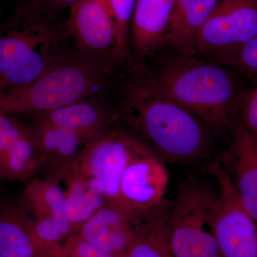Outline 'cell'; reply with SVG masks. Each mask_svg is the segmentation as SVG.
<instances>
[{
  "label": "cell",
  "mask_w": 257,
  "mask_h": 257,
  "mask_svg": "<svg viewBox=\"0 0 257 257\" xmlns=\"http://www.w3.org/2000/svg\"><path fill=\"white\" fill-rule=\"evenodd\" d=\"M113 88L119 119L172 162L194 160L206 151L205 124L165 94L141 64L128 67Z\"/></svg>",
  "instance_id": "1"
},
{
  "label": "cell",
  "mask_w": 257,
  "mask_h": 257,
  "mask_svg": "<svg viewBox=\"0 0 257 257\" xmlns=\"http://www.w3.org/2000/svg\"><path fill=\"white\" fill-rule=\"evenodd\" d=\"M111 64L78 49L67 51L33 82L0 91V111L39 114L104 94Z\"/></svg>",
  "instance_id": "2"
},
{
  "label": "cell",
  "mask_w": 257,
  "mask_h": 257,
  "mask_svg": "<svg viewBox=\"0 0 257 257\" xmlns=\"http://www.w3.org/2000/svg\"><path fill=\"white\" fill-rule=\"evenodd\" d=\"M153 76L165 94L204 124L216 131L231 126L241 90L229 69L187 55Z\"/></svg>",
  "instance_id": "3"
},
{
  "label": "cell",
  "mask_w": 257,
  "mask_h": 257,
  "mask_svg": "<svg viewBox=\"0 0 257 257\" xmlns=\"http://www.w3.org/2000/svg\"><path fill=\"white\" fill-rule=\"evenodd\" d=\"M53 16L22 3L0 32V91L23 87L42 75L67 51Z\"/></svg>",
  "instance_id": "4"
},
{
  "label": "cell",
  "mask_w": 257,
  "mask_h": 257,
  "mask_svg": "<svg viewBox=\"0 0 257 257\" xmlns=\"http://www.w3.org/2000/svg\"><path fill=\"white\" fill-rule=\"evenodd\" d=\"M216 198L205 184H179L169 216L172 257H221L212 228Z\"/></svg>",
  "instance_id": "5"
},
{
  "label": "cell",
  "mask_w": 257,
  "mask_h": 257,
  "mask_svg": "<svg viewBox=\"0 0 257 257\" xmlns=\"http://www.w3.org/2000/svg\"><path fill=\"white\" fill-rule=\"evenodd\" d=\"M210 172L219 187L212 228L221 257H257V221L243 207L219 161Z\"/></svg>",
  "instance_id": "6"
},
{
  "label": "cell",
  "mask_w": 257,
  "mask_h": 257,
  "mask_svg": "<svg viewBox=\"0 0 257 257\" xmlns=\"http://www.w3.org/2000/svg\"><path fill=\"white\" fill-rule=\"evenodd\" d=\"M257 36V0H219L196 36L199 53L216 61Z\"/></svg>",
  "instance_id": "7"
},
{
  "label": "cell",
  "mask_w": 257,
  "mask_h": 257,
  "mask_svg": "<svg viewBox=\"0 0 257 257\" xmlns=\"http://www.w3.org/2000/svg\"><path fill=\"white\" fill-rule=\"evenodd\" d=\"M147 147L130 134L112 128L87 145L74 162L84 173L101 184L106 202L117 204L123 172Z\"/></svg>",
  "instance_id": "8"
},
{
  "label": "cell",
  "mask_w": 257,
  "mask_h": 257,
  "mask_svg": "<svg viewBox=\"0 0 257 257\" xmlns=\"http://www.w3.org/2000/svg\"><path fill=\"white\" fill-rule=\"evenodd\" d=\"M69 9L67 28L78 50L114 62L117 28L109 0H79Z\"/></svg>",
  "instance_id": "9"
},
{
  "label": "cell",
  "mask_w": 257,
  "mask_h": 257,
  "mask_svg": "<svg viewBox=\"0 0 257 257\" xmlns=\"http://www.w3.org/2000/svg\"><path fill=\"white\" fill-rule=\"evenodd\" d=\"M168 181L163 161L147 147L123 172L116 205L134 212H147L165 200Z\"/></svg>",
  "instance_id": "10"
},
{
  "label": "cell",
  "mask_w": 257,
  "mask_h": 257,
  "mask_svg": "<svg viewBox=\"0 0 257 257\" xmlns=\"http://www.w3.org/2000/svg\"><path fill=\"white\" fill-rule=\"evenodd\" d=\"M147 212H134L106 203L80 226V237L93 246L124 257L136 239Z\"/></svg>",
  "instance_id": "11"
},
{
  "label": "cell",
  "mask_w": 257,
  "mask_h": 257,
  "mask_svg": "<svg viewBox=\"0 0 257 257\" xmlns=\"http://www.w3.org/2000/svg\"><path fill=\"white\" fill-rule=\"evenodd\" d=\"M230 128L231 143L219 162L243 207L257 221V135L235 118Z\"/></svg>",
  "instance_id": "12"
},
{
  "label": "cell",
  "mask_w": 257,
  "mask_h": 257,
  "mask_svg": "<svg viewBox=\"0 0 257 257\" xmlns=\"http://www.w3.org/2000/svg\"><path fill=\"white\" fill-rule=\"evenodd\" d=\"M45 162L28 126L0 111V177L26 180Z\"/></svg>",
  "instance_id": "13"
},
{
  "label": "cell",
  "mask_w": 257,
  "mask_h": 257,
  "mask_svg": "<svg viewBox=\"0 0 257 257\" xmlns=\"http://www.w3.org/2000/svg\"><path fill=\"white\" fill-rule=\"evenodd\" d=\"M37 119L69 128L92 141L112 130L119 117L101 94L37 114Z\"/></svg>",
  "instance_id": "14"
},
{
  "label": "cell",
  "mask_w": 257,
  "mask_h": 257,
  "mask_svg": "<svg viewBox=\"0 0 257 257\" xmlns=\"http://www.w3.org/2000/svg\"><path fill=\"white\" fill-rule=\"evenodd\" d=\"M53 177L65 183L64 213L73 229L82 226L107 203L101 184L84 173L74 161L55 169Z\"/></svg>",
  "instance_id": "15"
},
{
  "label": "cell",
  "mask_w": 257,
  "mask_h": 257,
  "mask_svg": "<svg viewBox=\"0 0 257 257\" xmlns=\"http://www.w3.org/2000/svg\"><path fill=\"white\" fill-rule=\"evenodd\" d=\"M174 5L175 0H137L130 40L139 55H150L165 40Z\"/></svg>",
  "instance_id": "16"
},
{
  "label": "cell",
  "mask_w": 257,
  "mask_h": 257,
  "mask_svg": "<svg viewBox=\"0 0 257 257\" xmlns=\"http://www.w3.org/2000/svg\"><path fill=\"white\" fill-rule=\"evenodd\" d=\"M28 127L44 160L50 162L55 169L77 160L83 150L93 141L69 128L40 119H36Z\"/></svg>",
  "instance_id": "17"
},
{
  "label": "cell",
  "mask_w": 257,
  "mask_h": 257,
  "mask_svg": "<svg viewBox=\"0 0 257 257\" xmlns=\"http://www.w3.org/2000/svg\"><path fill=\"white\" fill-rule=\"evenodd\" d=\"M34 224L23 207L0 205V257H34Z\"/></svg>",
  "instance_id": "18"
},
{
  "label": "cell",
  "mask_w": 257,
  "mask_h": 257,
  "mask_svg": "<svg viewBox=\"0 0 257 257\" xmlns=\"http://www.w3.org/2000/svg\"><path fill=\"white\" fill-rule=\"evenodd\" d=\"M219 0H175L165 40L172 46L194 47L196 36Z\"/></svg>",
  "instance_id": "19"
},
{
  "label": "cell",
  "mask_w": 257,
  "mask_h": 257,
  "mask_svg": "<svg viewBox=\"0 0 257 257\" xmlns=\"http://www.w3.org/2000/svg\"><path fill=\"white\" fill-rule=\"evenodd\" d=\"M172 202L163 201L147 212L136 239L124 257H172L170 243Z\"/></svg>",
  "instance_id": "20"
},
{
  "label": "cell",
  "mask_w": 257,
  "mask_h": 257,
  "mask_svg": "<svg viewBox=\"0 0 257 257\" xmlns=\"http://www.w3.org/2000/svg\"><path fill=\"white\" fill-rule=\"evenodd\" d=\"M25 197L36 220L67 218L64 189L54 177L32 181L25 189Z\"/></svg>",
  "instance_id": "21"
},
{
  "label": "cell",
  "mask_w": 257,
  "mask_h": 257,
  "mask_svg": "<svg viewBox=\"0 0 257 257\" xmlns=\"http://www.w3.org/2000/svg\"><path fill=\"white\" fill-rule=\"evenodd\" d=\"M117 28V43L114 60L119 62L128 55L130 25L137 0H109Z\"/></svg>",
  "instance_id": "22"
},
{
  "label": "cell",
  "mask_w": 257,
  "mask_h": 257,
  "mask_svg": "<svg viewBox=\"0 0 257 257\" xmlns=\"http://www.w3.org/2000/svg\"><path fill=\"white\" fill-rule=\"evenodd\" d=\"M216 62L257 81V36Z\"/></svg>",
  "instance_id": "23"
},
{
  "label": "cell",
  "mask_w": 257,
  "mask_h": 257,
  "mask_svg": "<svg viewBox=\"0 0 257 257\" xmlns=\"http://www.w3.org/2000/svg\"><path fill=\"white\" fill-rule=\"evenodd\" d=\"M234 118L251 133L257 135V85L241 91Z\"/></svg>",
  "instance_id": "24"
},
{
  "label": "cell",
  "mask_w": 257,
  "mask_h": 257,
  "mask_svg": "<svg viewBox=\"0 0 257 257\" xmlns=\"http://www.w3.org/2000/svg\"><path fill=\"white\" fill-rule=\"evenodd\" d=\"M69 248L74 257H120L115 253L93 246L80 236L71 242Z\"/></svg>",
  "instance_id": "25"
},
{
  "label": "cell",
  "mask_w": 257,
  "mask_h": 257,
  "mask_svg": "<svg viewBox=\"0 0 257 257\" xmlns=\"http://www.w3.org/2000/svg\"><path fill=\"white\" fill-rule=\"evenodd\" d=\"M78 1L79 0H30L27 3L35 5L47 13V8H49V13H51L50 10L62 9L67 7L70 8L72 5Z\"/></svg>",
  "instance_id": "26"
}]
</instances>
